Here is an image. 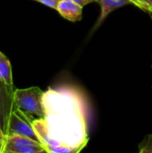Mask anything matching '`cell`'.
<instances>
[{"label": "cell", "instance_id": "30bf717a", "mask_svg": "<svg viewBox=\"0 0 152 153\" xmlns=\"http://www.w3.org/2000/svg\"><path fill=\"white\" fill-rule=\"evenodd\" d=\"M131 4L138 8L152 13V0H129Z\"/></svg>", "mask_w": 152, "mask_h": 153}, {"label": "cell", "instance_id": "3957f363", "mask_svg": "<svg viewBox=\"0 0 152 153\" xmlns=\"http://www.w3.org/2000/svg\"><path fill=\"white\" fill-rule=\"evenodd\" d=\"M33 120L34 118L31 115L16 107L9 118L7 134H17L40 143L33 127Z\"/></svg>", "mask_w": 152, "mask_h": 153}, {"label": "cell", "instance_id": "277c9868", "mask_svg": "<svg viewBox=\"0 0 152 153\" xmlns=\"http://www.w3.org/2000/svg\"><path fill=\"white\" fill-rule=\"evenodd\" d=\"M47 152L45 147L39 142L17 134L6 135L4 153Z\"/></svg>", "mask_w": 152, "mask_h": 153}, {"label": "cell", "instance_id": "7a4b0ae2", "mask_svg": "<svg viewBox=\"0 0 152 153\" xmlns=\"http://www.w3.org/2000/svg\"><path fill=\"white\" fill-rule=\"evenodd\" d=\"M43 97L44 91L37 86L16 89L13 92V100L16 107L31 116H36L37 118L45 117Z\"/></svg>", "mask_w": 152, "mask_h": 153}, {"label": "cell", "instance_id": "7c38bea8", "mask_svg": "<svg viewBox=\"0 0 152 153\" xmlns=\"http://www.w3.org/2000/svg\"><path fill=\"white\" fill-rule=\"evenodd\" d=\"M5 139H6V134L4 133L2 127L0 126V153H4V144H5Z\"/></svg>", "mask_w": 152, "mask_h": 153}, {"label": "cell", "instance_id": "9c48e42d", "mask_svg": "<svg viewBox=\"0 0 152 153\" xmlns=\"http://www.w3.org/2000/svg\"><path fill=\"white\" fill-rule=\"evenodd\" d=\"M140 153H152V134H148L139 144Z\"/></svg>", "mask_w": 152, "mask_h": 153}, {"label": "cell", "instance_id": "52a82bcc", "mask_svg": "<svg viewBox=\"0 0 152 153\" xmlns=\"http://www.w3.org/2000/svg\"><path fill=\"white\" fill-rule=\"evenodd\" d=\"M96 2L99 3L100 5V13L99 16L94 24L91 33L96 31L103 23V22L106 20V18L116 9L125 6L128 4H131L129 0H96Z\"/></svg>", "mask_w": 152, "mask_h": 153}, {"label": "cell", "instance_id": "ba28073f", "mask_svg": "<svg viewBox=\"0 0 152 153\" xmlns=\"http://www.w3.org/2000/svg\"><path fill=\"white\" fill-rule=\"evenodd\" d=\"M0 79L10 86H13L12 66L7 56L0 51Z\"/></svg>", "mask_w": 152, "mask_h": 153}, {"label": "cell", "instance_id": "8992f818", "mask_svg": "<svg viewBox=\"0 0 152 153\" xmlns=\"http://www.w3.org/2000/svg\"><path fill=\"white\" fill-rule=\"evenodd\" d=\"M82 9L83 6L78 4L73 0H60L56 11L63 18L75 22L82 20Z\"/></svg>", "mask_w": 152, "mask_h": 153}, {"label": "cell", "instance_id": "5b68a950", "mask_svg": "<svg viewBox=\"0 0 152 153\" xmlns=\"http://www.w3.org/2000/svg\"><path fill=\"white\" fill-rule=\"evenodd\" d=\"M13 92V86L6 84L0 79V126L5 134H7L10 116L16 108Z\"/></svg>", "mask_w": 152, "mask_h": 153}, {"label": "cell", "instance_id": "4fadbf2b", "mask_svg": "<svg viewBox=\"0 0 152 153\" xmlns=\"http://www.w3.org/2000/svg\"><path fill=\"white\" fill-rule=\"evenodd\" d=\"M73 1H74L75 3H77L78 4H80L82 6H85V5H87V4H89L94 1L96 2V0H73Z\"/></svg>", "mask_w": 152, "mask_h": 153}, {"label": "cell", "instance_id": "6da1fadb", "mask_svg": "<svg viewBox=\"0 0 152 153\" xmlns=\"http://www.w3.org/2000/svg\"><path fill=\"white\" fill-rule=\"evenodd\" d=\"M45 123L49 137L69 148L81 152L89 142L85 103L73 88L48 89L44 92Z\"/></svg>", "mask_w": 152, "mask_h": 153}, {"label": "cell", "instance_id": "8fae6325", "mask_svg": "<svg viewBox=\"0 0 152 153\" xmlns=\"http://www.w3.org/2000/svg\"><path fill=\"white\" fill-rule=\"evenodd\" d=\"M33 1H36V2H39L44 5H47L52 9H55L56 10L57 8V5L60 2V0H33Z\"/></svg>", "mask_w": 152, "mask_h": 153}]
</instances>
